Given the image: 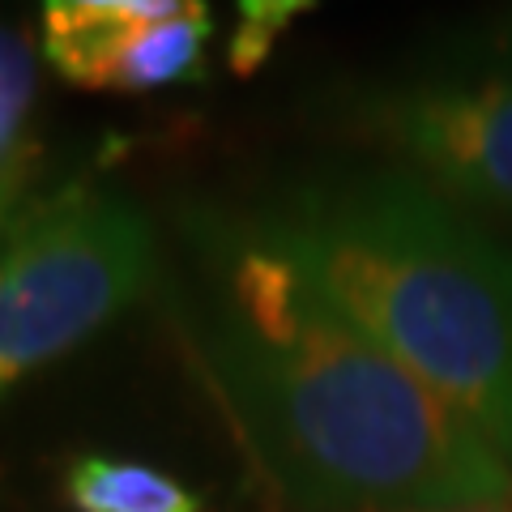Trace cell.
I'll return each instance as SVG.
<instances>
[{"mask_svg":"<svg viewBox=\"0 0 512 512\" xmlns=\"http://www.w3.org/2000/svg\"><path fill=\"white\" fill-rule=\"evenodd\" d=\"M239 231L512 470V252L487 227L414 175L376 171L295 188Z\"/></svg>","mask_w":512,"mask_h":512,"instance_id":"obj_2","label":"cell"},{"mask_svg":"<svg viewBox=\"0 0 512 512\" xmlns=\"http://www.w3.org/2000/svg\"><path fill=\"white\" fill-rule=\"evenodd\" d=\"M218 256L227 278L192 346L278 500L295 512L512 504L500 453L278 256L239 227H222Z\"/></svg>","mask_w":512,"mask_h":512,"instance_id":"obj_1","label":"cell"},{"mask_svg":"<svg viewBox=\"0 0 512 512\" xmlns=\"http://www.w3.org/2000/svg\"><path fill=\"white\" fill-rule=\"evenodd\" d=\"M210 35H214L210 5H201V0H171L167 18L150 22L128 43V52L120 56L107 90L141 94V90H163L175 82H188L192 73H201Z\"/></svg>","mask_w":512,"mask_h":512,"instance_id":"obj_8","label":"cell"},{"mask_svg":"<svg viewBox=\"0 0 512 512\" xmlns=\"http://www.w3.org/2000/svg\"><path fill=\"white\" fill-rule=\"evenodd\" d=\"M171 0H52L39 18V52L77 90H107L120 56Z\"/></svg>","mask_w":512,"mask_h":512,"instance_id":"obj_5","label":"cell"},{"mask_svg":"<svg viewBox=\"0 0 512 512\" xmlns=\"http://www.w3.org/2000/svg\"><path fill=\"white\" fill-rule=\"evenodd\" d=\"M303 9H312V5H299V0H248V5H239V22L231 35V69L239 77L261 69L265 56L274 52L278 35Z\"/></svg>","mask_w":512,"mask_h":512,"instance_id":"obj_9","label":"cell"},{"mask_svg":"<svg viewBox=\"0 0 512 512\" xmlns=\"http://www.w3.org/2000/svg\"><path fill=\"white\" fill-rule=\"evenodd\" d=\"M35 94H39V56L30 35L0 18V231L35 197V167L39 146L30 133V116H35Z\"/></svg>","mask_w":512,"mask_h":512,"instance_id":"obj_6","label":"cell"},{"mask_svg":"<svg viewBox=\"0 0 512 512\" xmlns=\"http://www.w3.org/2000/svg\"><path fill=\"white\" fill-rule=\"evenodd\" d=\"M355 128L440 197L512 214V73L367 94Z\"/></svg>","mask_w":512,"mask_h":512,"instance_id":"obj_4","label":"cell"},{"mask_svg":"<svg viewBox=\"0 0 512 512\" xmlns=\"http://www.w3.org/2000/svg\"><path fill=\"white\" fill-rule=\"evenodd\" d=\"M60 491L73 512H205V500L180 478L107 453H77L64 461Z\"/></svg>","mask_w":512,"mask_h":512,"instance_id":"obj_7","label":"cell"},{"mask_svg":"<svg viewBox=\"0 0 512 512\" xmlns=\"http://www.w3.org/2000/svg\"><path fill=\"white\" fill-rule=\"evenodd\" d=\"M466 512H512V504H491V508H466Z\"/></svg>","mask_w":512,"mask_h":512,"instance_id":"obj_10","label":"cell"},{"mask_svg":"<svg viewBox=\"0 0 512 512\" xmlns=\"http://www.w3.org/2000/svg\"><path fill=\"white\" fill-rule=\"evenodd\" d=\"M154 274V235L107 188L35 197L0 231V397L124 312Z\"/></svg>","mask_w":512,"mask_h":512,"instance_id":"obj_3","label":"cell"}]
</instances>
